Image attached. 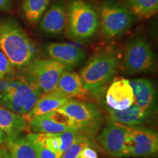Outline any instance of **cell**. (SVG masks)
<instances>
[{"instance_id": "obj_1", "label": "cell", "mask_w": 158, "mask_h": 158, "mask_svg": "<svg viewBox=\"0 0 158 158\" xmlns=\"http://www.w3.org/2000/svg\"><path fill=\"white\" fill-rule=\"evenodd\" d=\"M0 50L13 68L23 69L36 56V48L21 25L13 19L0 20Z\"/></svg>"}, {"instance_id": "obj_2", "label": "cell", "mask_w": 158, "mask_h": 158, "mask_svg": "<svg viewBox=\"0 0 158 158\" xmlns=\"http://www.w3.org/2000/svg\"><path fill=\"white\" fill-rule=\"evenodd\" d=\"M119 65L120 58L114 49H104L96 53L81 70L84 88L96 98L101 97Z\"/></svg>"}, {"instance_id": "obj_3", "label": "cell", "mask_w": 158, "mask_h": 158, "mask_svg": "<svg viewBox=\"0 0 158 158\" xmlns=\"http://www.w3.org/2000/svg\"><path fill=\"white\" fill-rule=\"evenodd\" d=\"M100 29L98 12L86 0H70L67 4V23L64 34L70 40L87 42Z\"/></svg>"}, {"instance_id": "obj_4", "label": "cell", "mask_w": 158, "mask_h": 158, "mask_svg": "<svg viewBox=\"0 0 158 158\" xmlns=\"http://www.w3.org/2000/svg\"><path fill=\"white\" fill-rule=\"evenodd\" d=\"M42 94L41 90L24 75L13 76L10 87L0 93V105L24 116L32 109Z\"/></svg>"}, {"instance_id": "obj_5", "label": "cell", "mask_w": 158, "mask_h": 158, "mask_svg": "<svg viewBox=\"0 0 158 158\" xmlns=\"http://www.w3.org/2000/svg\"><path fill=\"white\" fill-rule=\"evenodd\" d=\"M101 35L108 40L116 39L127 33L136 22V18L127 6L111 0L100 4L98 9Z\"/></svg>"}, {"instance_id": "obj_6", "label": "cell", "mask_w": 158, "mask_h": 158, "mask_svg": "<svg viewBox=\"0 0 158 158\" xmlns=\"http://www.w3.org/2000/svg\"><path fill=\"white\" fill-rule=\"evenodd\" d=\"M156 57L151 45L141 35L128 41L122 56V70L127 75L151 73L155 68Z\"/></svg>"}, {"instance_id": "obj_7", "label": "cell", "mask_w": 158, "mask_h": 158, "mask_svg": "<svg viewBox=\"0 0 158 158\" xmlns=\"http://www.w3.org/2000/svg\"><path fill=\"white\" fill-rule=\"evenodd\" d=\"M23 69V75L44 94L56 90L62 73L71 70L52 59H34Z\"/></svg>"}, {"instance_id": "obj_8", "label": "cell", "mask_w": 158, "mask_h": 158, "mask_svg": "<svg viewBox=\"0 0 158 158\" xmlns=\"http://www.w3.org/2000/svg\"><path fill=\"white\" fill-rule=\"evenodd\" d=\"M157 132L142 125L127 127L124 157L157 158Z\"/></svg>"}, {"instance_id": "obj_9", "label": "cell", "mask_w": 158, "mask_h": 158, "mask_svg": "<svg viewBox=\"0 0 158 158\" xmlns=\"http://www.w3.org/2000/svg\"><path fill=\"white\" fill-rule=\"evenodd\" d=\"M59 109L76 122L81 133L90 137L95 135L101 126V114L98 108L89 102L70 99Z\"/></svg>"}, {"instance_id": "obj_10", "label": "cell", "mask_w": 158, "mask_h": 158, "mask_svg": "<svg viewBox=\"0 0 158 158\" xmlns=\"http://www.w3.org/2000/svg\"><path fill=\"white\" fill-rule=\"evenodd\" d=\"M127 127L116 122H109L98 135V141L110 157H124Z\"/></svg>"}, {"instance_id": "obj_11", "label": "cell", "mask_w": 158, "mask_h": 158, "mask_svg": "<svg viewBox=\"0 0 158 158\" xmlns=\"http://www.w3.org/2000/svg\"><path fill=\"white\" fill-rule=\"evenodd\" d=\"M39 22L40 29L44 34L59 35L64 32L67 23V4L64 0L51 3Z\"/></svg>"}, {"instance_id": "obj_12", "label": "cell", "mask_w": 158, "mask_h": 158, "mask_svg": "<svg viewBox=\"0 0 158 158\" xmlns=\"http://www.w3.org/2000/svg\"><path fill=\"white\" fill-rule=\"evenodd\" d=\"M106 102L110 109L123 110L134 103L133 91L130 81L117 78L110 84L106 93Z\"/></svg>"}, {"instance_id": "obj_13", "label": "cell", "mask_w": 158, "mask_h": 158, "mask_svg": "<svg viewBox=\"0 0 158 158\" xmlns=\"http://www.w3.org/2000/svg\"><path fill=\"white\" fill-rule=\"evenodd\" d=\"M45 49L49 57L70 69L83 64L86 57L82 48L69 43H49Z\"/></svg>"}, {"instance_id": "obj_14", "label": "cell", "mask_w": 158, "mask_h": 158, "mask_svg": "<svg viewBox=\"0 0 158 158\" xmlns=\"http://www.w3.org/2000/svg\"><path fill=\"white\" fill-rule=\"evenodd\" d=\"M108 122H116L126 127H135L146 124L152 117L154 114L140 108L133 103L127 109L123 110L107 109Z\"/></svg>"}, {"instance_id": "obj_15", "label": "cell", "mask_w": 158, "mask_h": 158, "mask_svg": "<svg viewBox=\"0 0 158 158\" xmlns=\"http://www.w3.org/2000/svg\"><path fill=\"white\" fill-rule=\"evenodd\" d=\"M133 91L134 103L150 113L156 112V91L151 81L135 78L130 81Z\"/></svg>"}, {"instance_id": "obj_16", "label": "cell", "mask_w": 158, "mask_h": 158, "mask_svg": "<svg viewBox=\"0 0 158 158\" xmlns=\"http://www.w3.org/2000/svg\"><path fill=\"white\" fill-rule=\"evenodd\" d=\"M70 100V98L64 95L57 90L45 93L44 95L40 96L32 109L28 114L23 116V117L29 122L35 117L45 115L53 110L59 109Z\"/></svg>"}, {"instance_id": "obj_17", "label": "cell", "mask_w": 158, "mask_h": 158, "mask_svg": "<svg viewBox=\"0 0 158 158\" xmlns=\"http://www.w3.org/2000/svg\"><path fill=\"white\" fill-rule=\"evenodd\" d=\"M56 90L70 99H84L89 94L80 75L69 70H65L61 75Z\"/></svg>"}, {"instance_id": "obj_18", "label": "cell", "mask_w": 158, "mask_h": 158, "mask_svg": "<svg viewBox=\"0 0 158 158\" xmlns=\"http://www.w3.org/2000/svg\"><path fill=\"white\" fill-rule=\"evenodd\" d=\"M29 128L23 116L15 114L0 105V129L7 136L19 135Z\"/></svg>"}, {"instance_id": "obj_19", "label": "cell", "mask_w": 158, "mask_h": 158, "mask_svg": "<svg viewBox=\"0 0 158 158\" xmlns=\"http://www.w3.org/2000/svg\"><path fill=\"white\" fill-rule=\"evenodd\" d=\"M5 142L11 158H39L36 147L27 137L7 136Z\"/></svg>"}, {"instance_id": "obj_20", "label": "cell", "mask_w": 158, "mask_h": 158, "mask_svg": "<svg viewBox=\"0 0 158 158\" xmlns=\"http://www.w3.org/2000/svg\"><path fill=\"white\" fill-rule=\"evenodd\" d=\"M52 0H23L22 13L30 24H36L48 8Z\"/></svg>"}, {"instance_id": "obj_21", "label": "cell", "mask_w": 158, "mask_h": 158, "mask_svg": "<svg viewBox=\"0 0 158 158\" xmlns=\"http://www.w3.org/2000/svg\"><path fill=\"white\" fill-rule=\"evenodd\" d=\"M29 127L34 133H59L65 130H74L63 124L56 123L46 114L31 119L29 122Z\"/></svg>"}, {"instance_id": "obj_22", "label": "cell", "mask_w": 158, "mask_h": 158, "mask_svg": "<svg viewBox=\"0 0 158 158\" xmlns=\"http://www.w3.org/2000/svg\"><path fill=\"white\" fill-rule=\"evenodd\" d=\"M126 3L133 15L139 19H149L158 10V0H126Z\"/></svg>"}, {"instance_id": "obj_23", "label": "cell", "mask_w": 158, "mask_h": 158, "mask_svg": "<svg viewBox=\"0 0 158 158\" xmlns=\"http://www.w3.org/2000/svg\"><path fill=\"white\" fill-rule=\"evenodd\" d=\"M93 145L92 137L85 134L80 133L77 136L76 140L66 150H64L60 158H76L79 153L87 147Z\"/></svg>"}, {"instance_id": "obj_24", "label": "cell", "mask_w": 158, "mask_h": 158, "mask_svg": "<svg viewBox=\"0 0 158 158\" xmlns=\"http://www.w3.org/2000/svg\"><path fill=\"white\" fill-rule=\"evenodd\" d=\"M46 115L49 118H51L53 121L56 122V123L63 124V125L72 128V129L77 130L79 131V127L78 124H76V122L70 116H69L68 114L63 112L62 110L56 109L50 112V113L47 114Z\"/></svg>"}, {"instance_id": "obj_25", "label": "cell", "mask_w": 158, "mask_h": 158, "mask_svg": "<svg viewBox=\"0 0 158 158\" xmlns=\"http://www.w3.org/2000/svg\"><path fill=\"white\" fill-rule=\"evenodd\" d=\"M81 133L77 130H65L62 133H59V137H60V152L61 153L64 152V150H66L73 143L79 134Z\"/></svg>"}, {"instance_id": "obj_26", "label": "cell", "mask_w": 158, "mask_h": 158, "mask_svg": "<svg viewBox=\"0 0 158 158\" xmlns=\"http://www.w3.org/2000/svg\"><path fill=\"white\" fill-rule=\"evenodd\" d=\"M14 73V68L10 64L5 55L0 50V74L2 77H5Z\"/></svg>"}, {"instance_id": "obj_27", "label": "cell", "mask_w": 158, "mask_h": 158, "mask_svg": "<svg viewBox=\"0 0 158 158\" xmlns=\"http://www.w3.org/2000/svg\"><path fill=\"white\" fill-rule=\"evenodd\" d=\"M36 147L39 154V158H59L54 152L51 151L42 143H33Z\"/></svg>"}, {"instance_id": "obj_28", "label": "cell", "mask_w": 158, "mask_h": 158, "mask_svg": "<svg viewBox=\"0 0 158 158\" xmlns=\"http://www.w3.org/2000/svg\"><path fill=\"white\" fill-rule=\"evenodd\" d=\"M76 158H98L96 150L92 147H87L82 149Z\"/></svg>"}, {"instance_id": "obj_29", "label": "cell", "mask_w": 158, "mask_h": 158, "mask_svg": "<svg viewBox=\"0 0 158 158\" xmlns=\"http://www.w3.org/2000/svg\"><path fill=\"white\" fill-rule=\"evenodd\" d=\"M13 75H9V76H6L0 78V93L5 92L10 87L12 80H13Z\"/></svg>"}, {"instance_id": "obj_30", "label": "cell", "mask_w": 158, "mask_h": 158, "mask_svg": "<svg viewBox=\"0 0 158 158\" xmlns=\"http://www.w3.org/2000/svg\"><path fill=\"white\" fill-rule=\"evenodd\" d=\"M13 0H0V11L5 10L10 7Z\"/></svg>"}, {"instance_id": "obj_31", "label": "cell", "mask_w": 158, "mask_h": 158, "mask_svg": "<svg viewBox=\"0 0 158 158\" xmlns=\"http://www.w3.org/2000/svg\"><path fill=\"white\" fill-rule=\"evenodd\" d=\"M0 158H11L7 150L5 148L0 147Z\"/></svg>"}, {"instance_id": "obj_32", "label": "cell", "mask_w": 158, "mask_h": 158, "mask_svg": "<svg viewBox=\"0 0 158 158\" xmlns=\"http://www.w3.org/2000/svg\"><path fill=\"white\" fill-rule=\"evenodd\" d=\"M5 133L0 129V146L5 141Z\"/></svg>"}, {"instance_id": "obj_33", "label": "cell", "mask_w": 158, "mask_h": 158, "mask_svg": "<svg viewBox=\"0 0 158 158\" xmlns=\"http://www.w3.org/2000/svg\"><path fill=\"white\" fill-rule=\"evenodd\" d=\"M2 78V76H1V74H0V78Z\"/></svg>"}]
</instances>
